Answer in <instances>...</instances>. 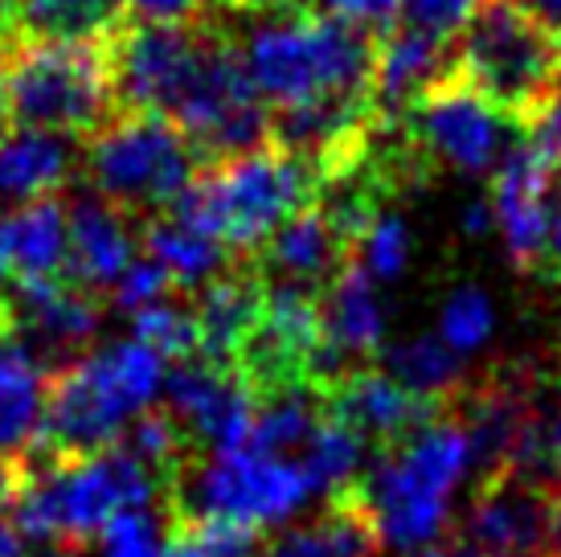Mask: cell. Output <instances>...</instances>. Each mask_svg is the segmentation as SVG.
<instances>
[{"instance_id": "obj_9", "label": "cell", "mask_w": 561, "mask_h": 557, "mask_svg": "<svg viewBox=\"0 0 561 557\" xmlns=\"http://www.w3.org/2000/svg\"><path fill=\"white\" fill-rule=\"evenodd\" d=\"M181 521H234L247 528H275L312 504V480L291 455L242 447L205 455L181 471Z\"/></svg>"}, {"instance_id": "obj_39", "label": "cell", "mask_w": 561, "mask_h": 557, "mask_svg": "<svg viewBox=\"0 0 561 557\" xmlns=\"http://www.w3.org/2000/svg\"><path fill=\"white\" fill-rule=\"evenodd\" d=\"M516 476H529V471H561V410L546 422H533L525 447L516 455Z\"/></svg>"}, {"instance_id": "obj_28", "label": "cell", "mask_w": 561, "mask_h": 557, "mask_svg": "<svg viewBox=\"0 0 561 557\" xmlns=\"http://www.w3.org/2000/svg\"><path fill=\"white\" fill-rule=\"evenodd\" d=\"M299 464L308 471L316 496H353L360 492L357 484L369 467V443L357 431H348L344 422H336L332 414L320 418V427L312 431L308 447L299 451Z\"/></svg>"}, {"instance_id": "obj_32", "label": "cell", "mask_w": 561, "mask_h": 557, "mask_svg": "<svg viewBox=\"0 0 561 557\" xmlns=\"http://www.w3.org/2000/svg\"><path fill=\"white\" fill-rule=\"evenodd\" d=\"M99 557H176L172 528L157 509L124 512L99 533Z\"/></svg>"}, {"instance_id": "obj_45", "label": "cell", "mask_w": 561, "mask_h": 557, "mask_svg": "<svg viewBox=\"0 0 561 557\" xmlns=\"http://www.w3.org/2000/svg\"><path fill=\"white\" fill-rule=\"evenodd\" d=\"M0 557H21V533L13 521H0Z\"/></svg>"}, {"instance_id": "obj_16", "label": "cell", "mask_w": 561, "mask_h": 557, "mask_svg": "<svg viewBox=\"0 0 561 557\" xmlns=\"http://www.w3.org/2000/svg\"><path fill=\"white\" fill-rule=\"evenodd\" d=\"M127 0H0V54L30 46H107Z\"/></svg>"}, {"instance_id": "obj_18", "label": "cell", "mask_w": 561, "mask_h": 557, "mask_svg": "<svg viewBox=\"0 0 561 557\" xmlns=\"http://www.w3.org/2000/svg\"><path fill=\"white\" fill-rule=\"evenodd\" d=\"M263 308L266 283L259 263H230L221 275L197 287L193 320H197L205 361L234 370L238 356L247 353V344L254 341V332L263 325Z\"/></svg>"}, {"instance_id": "obj_19", "label": "cell", "mask_w": 561, "mask_h": 557, "mask_svg": "<svg viewBox=\"0 0 561 557\" xmlns=\"http://www.w3.org/2000/svg\"><path fill=\"white\" fill-rule=\"evenodd\" d=\"M447 58H451V42H443L435 33L410 25V21L381 33L374 46L377 120L386 127L402 124L405 111L414 107L435 82L447 78Z\"/></svg>"}, {"instance_id": "obj_27", "label": "cell", "mask_w": 561, "mask_h": 557, "mask_svg": "<svg viewBox=\"0 0 561 557\" xmlns=\"http://www.w3.org/2000/svg\"><path fill=\"white\" fill-rule=\"evenodd\" d=\"M140 247L152 263H160L169 271L176 287H188V292L205 287L214 275H221L230 263H238L221 242H214V238H205V234H197V230H188V226H181V221L169 214L144 221Z\"/></svg>"}, {"instance_id": "obj_48", "label": "cell", "mask_w": 561, "mask_h": 557, "mask_svg": "<svg viewBox=\"0 0 561 557\" xmlns=\"http://www.w3.org/2000/svg\"><path fill=\"white\" fill-rule=\"evenodd\" d=\"M21 557H79L70 545H37L33 554H21Z\"/></svg>"}, {"instance_id": "obj_3", "label": "cell", "mask_w": 561, "mask_h": 557, "mask_svg": "<svg viewBox=\"0 0 561 557\" xmlns=\"http://www.w3.org/2000/svg\"><path fill=\"white\" fill-rule=\"evenodd\" d=\"M164 361L140 341H111L75 356L49 377L42 443L46 459H79L124 443L131 422L157 410L164 394Z\"/></svg>"}, {"instance_id": "obj_20", "label": "cell", "mask_w": 561, "mask_h": 557, "mask_svg": "<svg viewBox=\"0 0 561 557\" xmlns=\"http://www.w3.org/2000/svg\"><path fill=\"white\" fill-rule=\"evenodd\" d=\"M553 177L558 172L549 169L525 139L508 152V160L496 172V217L504 226V242L520 266L546 263L549 226H553L546 197Z\"/></svg>"}, {"instance_id": "obj_43", "label": "cell", "mask_w": 561, "mask_h": 557, "mask_svg": "<svg viewBox=\"0 0 561 557\" xmlns=\"http://www.w3.org/2000/svg\"><path fill=\"white\" fill-rule=\"evenodd\" d=\"M520 9H529L533 16H541L549 30L561 33V0H516Z\"/></svg>"}, {"instance_id": "obj_21", "label": "cell", "mask_w": 561, "mask_h": 557, "mask_svg": "<svg viewBox=\"0 0 561 557\" xmlns=\"http://www.w3.org/2000/svg\"><path fill=\"white\" fill-rule=\"evenodd\" d=\"M66 238H70V214H66L62 193L4 209L0 214V283L66 275Z\"/></svg>"}, {"instance_id": "obj_42", "label": "cell", "mask_w": 561, "mask_h": 557, "mask_svg": "<svg viewBox=\"0 0 561 557\" xmlns=\"http://www.w3.org/2000/svg\"><path fill=\"white\" fill-rule=\"evenodd\" d=\"M16 492H21V467L13 459H0V512L13 509Z\"/></svg>"}, {"instance_id": "obj_26", "label": "cell", "mask_w": 561, "mask_h": 557, "mask_svg": "<svg viewBox=\"0 0 561 557\" xmlns=\"http://www.w3.org/2000/svg\"><path fill=\"white\" fill-rule=\"evenodd\" d=\"M377 545L381 542L369 521V509L360 492H353L328 500V509L316 512L312 521L275 537L266 557H374Z\"/></svg>"}, {"instance_id": "obj_44", "label": "cell", "mask_w": 561, "mask_h": 557, "mask_svg": "<svg viewBox=\"0 0 561 557\" xmlns=\"http://www.w3.org/2000/svg\"><path fill=\"white\" fill-rule=\"evenodd\" d=\"M546 263L553 271H561V205L558 214H553V226H549V250H546Z\"/></svg>"}, {"instance_id": "obj_38", "label": "cell", "mask_w": 561, "mask_h": 557, "mask_svg": "<svg viewBox=\"0 0 561 557\" xmlns=\"http://www.w3.org/2000/svg\"><path fill=\"white\" fill-rule=\"evenodd\" d=\"M480 4L483 0H405V21L426 33H435L443 42H451Z\"/></svg>"}, {"instance_id": "obj_6", "label": "cell", "mask_w": 561, "mask_h": 557, "mask_svg": "<svg viewBox=\"0 0 561 557\" xmlns=\"http://www.w3.org/2000/svg\"><path fill=\"white\" fill-rule=\"evenodd\" d=\"M238 46L266 107H291L320 94L374 91L377 37L332 16H271L259 21Z\"/></svg>"}, {"instance_id": "obj_33", "label": "cell", "mask_w": 561, "mask_h": 557, "mask_svg": "<svg viewBox=\"0 0 561 557\" xmlns=\"http://www.w3.org/2000/svg\"><path fill=\"white\" fill-rule=\"evenodd\" d=\"M492 328H496V311L488 304V295L480 287H463V292H455L447 299V308H443V320H438V341L447 344L455 356L463 353H476L488 344L492 337Z\"/></svg>"}, {"instance_id": "obj_37", "label": "cell", "mask_w": 561, "mask_h": 557, "mask_svg": "<svg viewBox=\"0 0 561 557\" xmlns=\"http://www.w3.org/2000/svg\"><path fill=\"white\" fill-rule=\"evenodd\" d=\"M172 292H176V283H172L169 271L144 254V259H136V263L127 266V275L119 278L115 304L136 316L140 308H152V304H160V299H169Z\"/></svg>"}, {"instance_id": "obj_23", "label": "cell", "mask_w": 561, "mask_h": 557, "mask_svg": "<svg viewBox=\"0 0 561 557\" xmlns=\"http://www.w3.org/2000/svg\"><path fill=\"white\" fill-rule=\"evenodd\" d=\"M254 263L266 266V271H279L287 283H304V287L324 292L328 283L353 263V250L341 242L332 221L320 214V205H312L291 221H283L279 234L266 242Z\"/></svg>"}, {"instance_id": "obj_40", "label": "cell", "mask_w": 561, "mask_h": 557, "mask_svg": "<svg viewBox=\"0 0 561 557\" xmlns=\"http://www.w3.org/2000/svg\"><path fill=\"white\" fill-rule=\"evenodd\" d=\"M214 13V0H127V16L148 25H197Z\"/></svg>"}, {"instance_id": "obj_49", "label": "cell", "mask_w": 561, "mask_h": 557, "mask_svg": "<svg viewBox=\"0 0 561 557\" xmlns=\"http://www.w3.org/2000/svg\"><path fill=\"white\" fill-rule=\"evenodd\" d=\"M410 557H480L476 549H422V554H410Z\"/></svg>"}, {"instance_id": "obj_5", "label": "cell", "mask_w": 561, "mask_h": 557, "mask_svg": "<svg viewBox=\"0 0 561 557\" xmlns=\"http://www.w3.org/2000/svg\"><path fill=\"white\" fill-rule=\"evenodd\" d=\"M164 476L140 464L124 443L79 459H46L21 476L13 528L42 545L99 542V533L136 509H157Z\"/></svg>"}, {"instance_id": "obj_34", "label": "cell", "mask_w": 561, "mask_h": 557, "mask_svg": "<svg viewBox=\"0 0 561 557\" xmlns=\"http://www.w3.org/2000/svg\"><path fill=\"white\" fill-rule=\"evenodd\" d=\"M185 431L172 422L169 410H148L131 422V431L124 434V447L148 464L157 476H164V467H181V455H185Z\"/></svg>"}, {"instance_id": "obj_35", "label": "cell", "mask_w": 561, "mask_h": 557, "mask_svg": "<svg viewBox=\"0 0 561 557\" xmlns=\"http://www.w3.org/2000/svg\"><path fill=\"white\" fill-rule=\"evenodd\" d=\"M405 226L402 217H377L374 230L357 247V266L369 278H393L405 266Z\"/></svg>"}, {"instance_id": "obj_1", "label": "cell", "mask_w": 561, "mask_h": 557, "mask_svg": "<svg viewBox=\"0 0 561 557\" xmlns=\"http://www.w3.org/2000/svg\"><path fill=\"white\" fill-rule=\"evenodd\" d=\"M447 75L529 132L561 99V33L516 0H483L451 37Z\"/></svg>"}, {"instance_id": "obj_46", "label": "cell", "mask_w": 561, "mask_h": 557, "mask_svg": "<svg viewBox=\"0 0 561 557\" xmlns=\"http://www.w3.org/2000/svg\"><path fill=\"white\" fill-rule=\"evenodd\" d=\"M488 226H492V205H471V209H468V230L483 234Z\"/></svg>"}, {"instance_id": "obj_15", "label": "cell", "mask_w": 561, "mask_h": 557, "mask_svg": "<svg viewBox=\"0 0 561 557\" xmlns=\"http://www.w3.org/2000/svg\"><path fill=\"white\" fill-rule=\"evenodd\" d=\"M66 214H70V238H66V275L79 287L103 295L115 292L127 266L136 263V217L103 202L99 193H70L66 197Z\"/></svg>"}, {"instance_id": "obj_10", "label": "cell", "mask_w": 561, "mask_h": 557, "mask_svg": "<svg viewBox=\"0 0 561 557\" xmlns=\"http://www.w3.org/2000/svg\"><path fill=\"white\" fill-rule=\"evenodd\" d=\"M218 13L197 25H148L131 21L107 42L119 111H152L172 120L202 75L205 58L221 37Z\"/></svg>"}, {"instance_id": "obj_11", "label": "cell", "mask_w": 561, "mask_h": 557, "mask_svg": "<svg viewBox=\"0 0 561 557\" xmlns=\"http://www.w3.org/2000/svg\"><path fill=\"white\" fill-rule=\"evenodd\" d=\"M402 132L410 148L422 156V164H455L463 172L492 169L500 156L520 144V127L480 103L468 87H459L451 75L435 82L414 107L405 111Z\"/></svg>"}, {"instance_id": "obj_7", "label": "cell", "mask_w": 561, "mask_h": 557, "mask_svg": "<svg viewBox=\"0 0 561 557\" xmlns=\"http://www.w3.org/2000/svg\"><path fill=\"white\" fill-rule=\"evenodd\" d=\"M79 172L91 193L136 221L169 214L172 202L185 193L202 160L185 132L152 111H119L82 144Z\"/></svg>"}, {"instance_id": "obj_13", "label": "cell", "mask_w": 561, "mask_h": 557, "mask_svg": "<svg viewBox=\"0 0 561 557\" xmlns=\"http://www.w3.org/2000/svg\"><path fill=\"white\" fill-rule=\"evenodd\" d=\"M468 537L480 557H541L558 545V496L516 471L496 476L471 504Z\"/></svg>"}, {"instance_id": "obj_29", "label": "cell", "mask_w": 561, "mask_h": 557, "mask_svg": "<svg viewBox=\"0 0 561 557\" xmlns=\"http://www.w3.org/2000/svg\"><path fill=\"white\" fill-rule=\"evenodd\" d=\"M320 418H324V402H320L316 386H287L275 389V394H263L247 447L266 451V455L304 451L312 431L320 427Z\"/></svg>"}, {"instance_id": "obj_47", "label": "cell", "mask_w": 561, "mask_h": 557, "mask_svg": "<svg viewBox=\"0 0 561 557\" xmlns=\"http://www.w3.org/2000/svg\"><path fill=\"white\" fill-rule=\"evenodd\" d=\"M13 132V115H9V91H4V75H0V139Z\"/></svg>"}, {"instance_id": "obj_41", "label": "cell", "mask_w": 561, "mask_h": 557, "mask_svg": "<svg viewBox=\"0 0 561 557\" xmlns=\"http://www.w3.org/2000/svg\"><path fill=\"white\" fill-rule=\"evenodd\" d=\"M218 16L226 13H247V16H291V13H312V0H214Z\"/></svg>"}, {"instance_id": "obj_2", "label": "cell", "mask_w": 561, "mask_h": 557, "mask_svg": "<svg viewBox=\"0 0 561 557\" xmlns=\"http://www.w3.org/2000/svg\"><path fill=\"white\" fill-rule=\"evenodd\" d=\"M316 197L320 172L299 156L263 144L254 152L197 172V181L172 202L169 217L221 242L238 263H254L283 221L312 209Z\"/></svg>"}, {"instance_id": "obj_36", "label": "cell", "mask_w": 561, "mask_h": 557, "mask_svg": "<svg viewBox=\"0 0 561 557\" xmlns=\"http://www.w3.org/2000/svg\"><path fill=\"white\" fill-rule=\"evenodd\" d=\"M312 13L344 21L369 37H381L405 21V0H312Z\"/></svg>"}, {"instance_id": "obj_12", "label": "cell", "mask_w": 561, "mask_h": 557, "mask_svg": "<svg viewBox=\"0 0 561 557\" xmlns=\"http://www.w3.org/2000/svg\"><path fill=\"white\" fill-rule=\"evenodd\" d=\"M164 398H169L172 422L185 431V439L205 443L209 455L242 451L250 443L259 394L230 365H214L205 356L181 361L164 377Z\"/></svg>"}, {"instance_id": "obj_14", "label": "cell", "mask_w": 561, "mask_h": 557, "mask_svg": "<svg viewBox=\"0 0 561 557\" xmlns=\"http://www.w3.org/2000/svg\"><path fill=\"white\" fill-rule=\"evenodd\" d=\"M320 402L324 414L357 431L365 443H390V447L422 431L426 422H435L443 410V402L410 394L386 370H344L332 386L320 389Z\"/></svg>"}, {"instance_id": "obj_31", "label": "cell", "mask_w": 561, "mask_h": 557, "mask_svg": "<svg viewBox=\"0 0 561 557\" xmlns=\"http://www.w3.org/2000/svg\"><path fill=\"white\" fill-rule=\"evenodd\" d=\"M131 341H140L144 349H152L160 361H193L202 353V337H197V320L193 308H181L172 299H160L152 308H140L131 316Z\"/></svg>"}, {"instance_id": "obj_17", "label": "cell", "mask_w": 561, "mask_h": 557, "mask_svg": "<svg viewBox=\"0 0 561 557\" xmlns=\"http://www.w3.org/2000/svg\"><path fill=\"white\" fill-rule=\"evenodd\" d=\"M9 299V320H13V341L33 337L46 349L70 353L91 344L103 320V299L87 287H79L70 275L33 278V283H0Z\"/></svg>"}, {"instance_id": "obj_30", "label": "cell", "mask_w": 561, "mask_h": 557, "mask_svg": "<svg viewBox=\"0 0 561 557\" xmlns=\"http://www.w3.org/2000/svg\"><path fill=\"white\" fill-rule=\"evenodd\" d=\"M386 373L393 382H402L410 394L443 402L455 386H459V373H463V356H455L451 349L435 337H414L386 349Z\"/></svg>"}, {"instance_id": "obj_25", "label": "cell", "mask_w": 561, "mask_h": 557, "mask_svg": "<svg viewBox=\"0 0 561 557\" xmlns=\"http://www.w3.org/2000/svg\"><path fill=\"white\" fill-rule=\"evenodd\" d=\"M320 304H324V341L341 365L348 356H374L381 349L386 316L357 259L320 292Z\"/></svg>"}, {"instance_id": "obj_8", "label": "cell", "mask_w": 561, "mask_h": 557, "mask_svg": "<svg viewBox=\"0 0 561 557\" xmlns=\"http://www.w3.org/2000/svg\"><path fill=\"white\" fill-rule=\"evenodd\" d=\"M13 132H42L75 144L119 115L107 46H30L0 54Z\"/></svg>"}, {"instance_id": "obj_22", "label": "cell", "mask_w": 561, "mask_h": 557, "mask_svg": "<svg viewBox=\"0 0 561 557\" xmlns=\"http://www.w3.org/2000/svg\"><path fill=\"white\" fill-rule=\"evenodd\" d=\"M49 370L25 341H0V459L42 443L49 406Z\"/></svg>"}, {"instance_id": "obj_24", "label": "cell", "mask_w": 561, "mask_h": 557, "mask_svg": "<svg viewBox=\"0 0 561 557\" xmlns=\"http://www.w3.org/2000/svg\"><path fill=\"white\" fill-rule=\"evenodd\" d=\"M82 148L62 136L42 132H9L0 139V202H42L66 193L70 177L79 172Z\"/></svg>"}, {"instance_id": "obj_4", "label": "cell", "mask_w": 561, "mask_h": 557, "mask_svg": "<svg viewBox=\"0 0 561 557\" xmlns=\"http://www.w3.org/2000/svg\"><path fill=\"white\" fill-rule=\"evenodd\" d=\"M476 447L463 418L438 414L422 431L386 451L381 464L369 467L360 484V500L369 509L377 542L402 554L435 549L451 521L455 488L476 471Z\"/></svg>"}]
</instances>
